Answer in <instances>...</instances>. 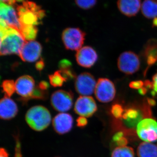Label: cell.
I'll list each match as a JSON object with an SVG mask.
<instances>
[{
    "mask_svg": "<svg viewBox=\"0 0 157 157\" xmlns=\"http://www.w3.org/2000/svg\"><path fill=\"white\" fill-rule=\"evenodd\" d=\"M15 83L16 93L24 101H28L35 88L34 78L29 75H24L17 78Z\"/></svg>",
    "mask_w": 157,
    "mask_h": 157,
    "instance_id": "4fadbf2b",
    "label": "cell"
},
{
    "mask_svg": "<svg viewBox=\"0 0 157 157\" xmlns=\"http://www.w3.org/2000/svg\"><path fill=\"white\" fill-rule=\"evenodd\" d=\"M153 90L155 94H157V72L152 77Z\"/></svg>",
    "mask_w": 157,
    "mask_h": 157,
    "instance_id": "e575fe53",
    "label": "cell"
},
{
    "mask_svg": "<svg viewBox=\"0 0 157 157\" xmlns=\"http://www.w3.org/2000/svg\"><path fill=\"white\" fill-rule=\"evenodd\" d=\"M77 63L82 67L89 68L93 67L98 59V55L94 49L89 46L82 47L76 54Z\"/></svg>",
    "mask_w": 157,
    "mask_h": 157,
    "instance_id": "5bb4252c",
    "label": "cell"
},
{
    "mask_svg": "<svg viewBox=\"0 0 157 157\" xmlns=\"http://www.w3.org/2000/svg\"><path fill=\"white\" fill-rule=\"evenodd\" d=\"M1 2L6 3L10 6H13L16 4L15 0H1Z\"/></svg>",
    "mask_w": 157,
    "mask_h": 157,
    "instance_id": "ab89813d",
    "label": "cell"
},
{
    "mask_svg": "<svg viewBox=\"0 0 157 157\" xmlns=\"http://www.w3.org/2000/svg\"><path fill=\"white\" fill-rule=\"evenodd\" d=\"M138 157H157V146L150 142L140 143L137 148Z\"/></svg>",
    "mask_w": 157,
    "mask_h": 157,
    "instance_id": "ffe728a7",
    "label": "cell"
},
{
    "mask_svg": "<svg viewBox=\"0 0 157 157\" xmlns=\"http://www.w3.org/2000/svg\"><path fill=\"white\" fill-rule=\"evenodd\" d=\"M20 22L22 25L36 26L39 25L45 17V13L36 3L28 0L16 7Z\"/></svg>",
    "mask_w": 157,
    "mask_h": 157,
    "instance_id": "7a4b0ae2",
    "label": "cell"
},
{
    "mask_svg": "<svg viewBox=\"0 0 157 157\" xmlns=\"http://www.w3.org/2000/svg\"><path fill=\"white\" fill-rule=\"evenodd\" d=\"M27 1V0H15L16 3L17 2H25V1Z\"/></svg>",
    "mask_w": 157,
    "mask_h": 157,
    "instance_id": "7bdbcfd3",
    "label": "cell"
},
{
    "mask_svg": "<svg viewBox=\"0 0 157 157\" xmlns=\"http://www.w3.org/2000/svg\"><path fill=\"white\" fill-rule=\"evenodd\" d=\"M94 93L98 101L106 103L113 100L116 90L112 81L108 78H101L97 82Z\"/></svg>",
    "mask_w": 157,
    "mask_h": 157,
    "instance_id": "8992f818",
    "label": "cell"
},
{
    "mask_svg": "<svg viewBox=\"0 0 157 157\" xmlns=\"http://www.w3.org/2000/svg\"><path fill=\"white\" fill-rule=\"evenodd\" d=\"M76 5L82 9H92L97 4V0H75Z\"/></svg>",
    "mask_w": 157,
    "mask_h": 157,
    "instance_id": "83f0119b",
    "label": "cell"
},
{
    "mask_svg": "<svg viewBox=\"0 0 157 157\" xmlns=\"http://www.w3.org/2000/svg\"><path fill=\"white\" fill-rule=\"evenodd\" d=\"M74 109L76 114L80 116L89 117L95 113L98 107L92 97L81 96L76 100Z\"/></svg>",
    "mask_w": 157,
    "mask_h": 157,
    "instance_id": "30bf717a",
    "label": "cell"
},
{
    "mask_svg": "<svg viewBox=\"0 0 157 157\" xmlns=\"http://www.w3.org/2000/svg\"><path fill=\"white\" fill-rule=\"evenodd\" d=\"M0 21L5 23L6 25L16 29L20 32L21 24L20 22L17 11L13 6L1 2L0 6Z\"/></svg>",
    "mask_w": 157,
    "mask_h": 157,
    "instance_id": "8fae6325",
    "label": "cell"
},
{
    "mask_svg": "<svg viewBox=\"0 0 157 157\" xmlns=\"http://www.w3.org/2000/svg\"><path fill=\"white\" fill-rule=\"evenodd\" d=\"M48 78L51 85L54 87H60L63 85L64 82H67L59 70L49 75Z\"/></svg>",
    "mask_w": 157,
    "mask_h": 157,
    "instance_id": "cb8c5ba5",
    "label": "cell"
},
{
    "mask_svg": "<svg viewBox=\"0 0 157 157\" xmlns=\"http://www.w3.org/2000/svg\"><path fill=\"white\" fill-rule=\"evenodd\" d=\"M25 121L31 129L42 132L47 128L51 121V115L46 107L37 105L31 107L25 114Z\"/></svg>",
    "mask_w": 157,
    "mask_h": 157,
    "instance_id": "3957f363",
    "label": "cell"
},
{
    "mask_svg": "<svg viewBox=\"0 0 157 157\" xmlns=\"http://www.w3.org/2000/svg\"><path fill=\"white\" fill-rule=\"evenodd\" d=\"M117 67L122 73L132 75L138 71L140 62L139 56L132 51H126L121 54L117 60Z\"/></svg>",
    "mask_w": 157,
    "mask_h": 157,
    "instance_id": "5b68a950",
    "label": "cell"
},
{
    "mask_svg": "<svg viewBox=\"0 0 157 157\" xmlns=\"http://www.w3.org/2000/svg\"><path fill=\"white\" fill-rule=\"evenodd\" d=\"M141 12L144 17L148 19L157 17V1L144 0L141 5Z\"/></svg>",
    "mask_w": 157,
    "mask_h": 157,
    "instance_id": "44dd1931",
    "label": "cell"
},
{
    "mask_svg": "<svg viewBox=\"0 0 157 157\" xmlns=\"http://www.w3.org/2000/svg\"><path fill=\"white\" fill-rule=\"evenodd\" d=\"M86 33L80 29L68 28L62 33V39L67 49L78 51L82 47L85 39Z\"/></svg>",
    "mask_w": 157,
    "mask_h": 157,
    "instance_id": "277c9868",
    "label": "cell"
},
{
    "mask_svg": "<svg viewBox=\"0 0 157 157\" xmlns=\"http://www.w3.org/2000/svg\"><path fill=\"white\" fill-rule=\"evenodd\" d=\"M73 119L71 114L61 113L56 116L52 120V126L55 131L59 135H63L72 130Z\"/></svg>",
    "mask_w": 157,
    "mask_h": 157,
    "instance_id": "9a60e30c",
    "label": "cell"
},
{
    "mask_svg": "<svg viewBox=\"0 0 157 157\" xmlns=\"http://www.w3.org/2000/svg\"><path fill=\"white\" fill-rule=\"evenodd\" d=\"M0 157H9V153L5 148L2 147L0 149Z\"/></svg>",
    "mask_w": 157,
    "mask_h": 157,
    "instance_id": "74e56055",
    "label": "cell"
},
{
    "mask_svg": "<svg viewBox=\"0 0 157 157\" xmlns=\"http://www.w3.org/2000/svg\"><path fill=\"white\" fill-rule=\"evenodd\" d=\"M1 56L19 55L26 42L20 32L8 25H0Z\"/></svg>",
    "mask_w": 157,
    "mask_h": 157,
    "instance_id": "6da1fadb",
    "label": "cell"
},
{
    "mask_svg": "<svg viewBox=\"0 0 157 157\" xmlns=\"http://www.w3.org/2000/svg\"><path fill=\"white\" fill-rule=\"evenodd\" d=\"M153 27H157V17L154 18L152 22Z\"/></svg>",
    "mask_w": 157,
    "mask_h": 157,
    "instance_id": "b9f144b4",
    "label": "cell"
},
{
    "mask_svg": "<svg viewBox=\"0 0 157 157\" xmlns=\"http://www.w3.org/2000/svg\"><path fill=\"white\" fill-rule=\"evenodd\" d=\"M48 93L47 91L44 90L40 89L37 85L34 89L29 100L31 99L45 100L48 98Z\"/></svg>",
    "mask_w": 157,
    "mask_h": 157,
    "instance_id": "484cf974",
    "label": "cell"
},
{
    "mask_svg": "<svg viewBox=\"0 0 157 157\" xmlns=\"http://www.w3.org/2000/svg\"><path fill=\"white\" fill-rule=\"evenodd\" d=\"M97 84L95 78L90 73L84 72L76 77L75 89L81 96H89L95 91Z\"/></svg>",
    "mask_w": 157,
    "mask_h": 157,
    "instance_id": "9c48e42d",
    "label": "cell"
},
{
    "mask_svg": "<svg viewBox=\"0 0 157 157\" xmlns=\"http://www.w3.org/2000/svg\"><path fill=\"white\" fill-rule=\"evenodd\" d=\"M117 6L122 14L127 17H133L140 10L141 0H118Z\"/></svg>",
    "mask_w": 157,
    "mask_h": 157,
    "instance_id": "e0dca14e",
    "label": "cell"
},
{
    "mask_svg": "<svg viewBox=\"0 0 157 157\" xmlns=\"http://www.w3.org/2000/svg\"><path fill=\"white\" fill-rule=\"evenodd\" d=\"M45 67V63L43 60L41 59L36 64V69L38 71H40L43 70Z\"/></svg>",
    "mask_w": 157,
    "mask_h": 157,
    "instance_id": "836d02e7",
    "label": "cell"
},
{
    "mask_svg": "<svg viewBox=\"0 0 157 157\" xmlns=\"http://www.w3.org/2000/svg\"><path fill=\"white\" fill-rule=\"evenodd\" d=\"M41 44L35 41H26L18 55L24 62L33 63L38 60L42 53Z\"/></svg>",
    "mask_w": 157,
    "mask_h": 157,
    "instance_id": "7c38bea8",
    "label": "cell"
},
{
    "mask_svg": "<svg viewBox=\"0 0 157 157\" xmlns=\"http://www.w3.org/2000/svg\"><path fill=\"white\" fill-rule=\"evenodd\" d=\"M144 56L149 67L157 62V39H151L147 42L144 48Z\"/></svg>",
    "mask_w": 157,
    "mask_h": 157,
    "instance_id": "d6986e66",
    "label": "cell"
},
{
    "mask_svg": "<svg viewBox=\"0 0 157 157\" xmlns=\"http://www.w3.org/2000/svg\"><path fill=\"white\" fill-rule=\"evenodd\" d=\"M147 104L150 106H152V107L155 106L156 104V101L153 99H152V98H147Z\"/></svg>",
    "mask_w": 157,
    "mask_h": 157,
    "instance_id": "f35d334b",
    "label": "cell"
},
{
    "mask_svg": "<svg viewBox=\"0 0 157 157\" xmlns=\"http://www.w3.org/2000/svg\"><path fill=\"white\" fill-rule=\"evenodd\" d=\"M59 70L72 67V64L70 61L67 59H63L59 63Z\"/></svg>",
    "mask_w": 157,
    "mask_h": 157,
    "instance_id": "4dcf8cb0",
    "label": "cell"
},
{
    "mask_svg": "<svg viewBox=\"0 0 157 157\" xmlns=\"http://www.w3.org/2000/svg\"><path fill=\"white\" fill-rule=\"evenodd\" d=\"M137 136L144 142H152L157 140V122L151 118L140 121L137 126Z\"/></svg>",
    "mask_w": 157,
    "mask_h": 157,
    "instance_id": "ba28073f",
    "label": "cell"
},
{
    "mask_svg": "<svg viewBox=\"0 0 157 157\" xmlns=\"http://www.w3.org/2000/svg\"><path fill=\"white\" fill-rule=\"evenodd\" d=\"M124 133L122 132V131H120V132H117L113 135V140L116 143L117 141H118L119 139H120L121 138L124 137Z\"/></svg>",
    "mask_w": 157,
    "mask_h": 157,
    "instance_id": "d6a6232c",
    "label": "cell"
},
{
    "mask_svg": "<svg viewBox=\"0 0 157 157\" xmlns=\"http://www.w3.org/2000/svg\"><path fill=\"white\" fill-rule=\"evenodd\" d=\"M144 86V82L141 80H136L131 82L129 84V86L133 89H140Z\"/></svg>",
    "mask_w": 157,
    "mask_h": 157,
    "instance_id": "f1b7e54d",
    "label": "cell"
},
{
    "mask_svg": "<svg viewBox=\"0 0 157 157\" xmlns=\"http://www.w3.org/2000/svg\"><path fill=\"white\" fill-rule=\"evenodd\" d=\"M38 86L40 89L45 91H47V90L49 87V84L47 82L45 81L40 82Z\"/></svg>",
    "mask_w": 157,
    "mask_h": 157,
    "instance_id": "d590c367",
    "label": "cell"
},
{
    "mask_svg": "<svg viewBox=\"0 0 157 157\" xmlns=\"http://www.w3.org/2000/svg\"><path fill=\"white\" fill-rule=\"evenodd\" d=\"M88 120L86 118L80 116L76 119V125L80 128H83L87 126Z\"/></svg>",
    "mask_w": 157,
    "mask_h": 157,
    "instance_id": "f546056e",
    "label": "cell"
},
{
    "mask_svg": "<svg viewBox=\"0 0 157 157\" xmlns=\"http://www.w3.org/2000/svg\"><path fill=\"white\" fill-rule=\"evenodd\" d=\"M2 87L5 96L10 98L16 91L15 83L13 80H5L3 81Z\"/></svg>",
    "mask_w": 157,
    "mask_h": 157,
    "instance_id": "d4e9b609",
    "label": "cell"
},
{
    "mask_svg": "<svg viewBox=\"0 0 157 157\" xmlns=\"http://www.w3.org/2000/svg\"><path fill=\"white\" fill-rule=\"evenodd\" d=\"M147 90H148V89L145 87V86H144L143 87L138 90V92L141 95H144L146 94V93H147Z\"/></svg>",
    "mask_w": 157,
    "mask_h": 157,
    "instance_id": "60d3db41",
    "label": "cell"
},
{
    "mask_svg": "<svg viewBox=\"0 0 157 157\" xmlns=\"http://www.w3.org/2000/svg\"><path fill=\"white\" fill-rule=\"evenodd\" d=\"M73 95L70 91L59 90L51 97V104L58 112H65L71 109L73 105Z\"/></svg>",
    "mask_w": 157,
    "mask_h": 157,
    "instance_id": "52a82bcc",
    "label": "cell"
},
{
    "mask_svg": "<svg viewBox=\"0 0 157 157\" xmlns=\"http://www.w3.org/2000/svg\"><path fill=\"white\" fill-rule=\"evenodd\" d=\"M117 145L118 147L126 146L128 144V140L125 136L121 138L116 142Z\"/></svg>",
    "mask_w": 157,
    "mask_h": 157,
    "instance_id": "1f68e13d",
    "label": "cell"
},
{
    "mask_svg": "<svg viewBox=\"0 0 157 157\" xmlns=\"http://www.w3.org/2000/svg\"><path fill=\"white\" fill-rule=\"evenodd\" d=\"M18 107L15 102L9 97L5 96L0 101V117L4 120L14 118L18 113Z\"/></svg>",
    "mask_w": 157,
    "mask_h": 157,
    "instance_id": "2e32d148",
    "label": "cell"
},
{
    "mask_svg": "<svg viewBox=\"0 0 157 157\" xmlns=\"http://www.w3.org/2000/svg\"></svg>",
    "mask_w": 157,
    "mask_h": 157,
    "instance_id": "ee69618b",
    "label": "cell"
},
{
    "mask_svg": "<svg viewBox=\"0 0 157 157\" xmlns=\"http://www.w3.org/2000/svg\"><path fill=\"white\" fill-rule=\"evenodd\" d=\"M143 117V114L140 109L132 107L124 109L121 119L127 126L131 128H134L142 120Z\"/></svg>",
    "mask_w": 157,
    "mask_h": 157,
    "instance_id": "ac0fdd59",
    "label": "cell"
},
{
    "mask_svg": "<svg viewBox=\"0 0 157 157\" xmlns=\"http://www.w3.org/2000/svg\"><path fill=\"white\" fill-rule=\"evenodd\" d=\"M111 157H135V151L130 147H118L112 151Z\"/></svg>",
    "mask_w": 157,
    "mask_h": 157,
    "instance_id": "603a6c76",
    "label": "cell"
},
{
    "mask_svg": "<svg viewBox=\"0 0 157 157\" xmlns=\"http://www.w3.org/2000/svg\"><path fill=\"white\" fill-rule=\"evenodd\" d=\"M124 111L122 105L115 104L112 105L110 112L113 116L117 119H121Z\"/></svg>",
    "mask_w": 157,
    "mask_h": 157,
    "instance_id": "4316f807",
    "label": "cell"
},
{
    "mask_svg": "<svg viewBox=\"0 0 157 157\" xmlns=\"http://www.w3.org/2000/svg\"><path fill=\"white\" fill-rule=\"evenodd\" d=\"M15 155L14 157H22L21 150V144H17L15 146Z\"/></svg>",
    "mask_w": 157,
    "mask_h": 157,
    "instance_id": "8d00e7d4",
    "label": "cell"
},
{
    "mask_svg": "<svg viewBox=\"0 0 157 157\" xmlns=\"http://www.w3.org/2000/svg\"><path fill=\"white\" fill-rule=\"evenodd\" d=\"M38 29L36 26L22 25L20 33L26 41H34L38 34Z\"/></svg>",
    "mask_w": 157,
    "mask_h": 157,
    "instance_id": "7402d4cb",
    "label": "cell"
}]
</instances>
